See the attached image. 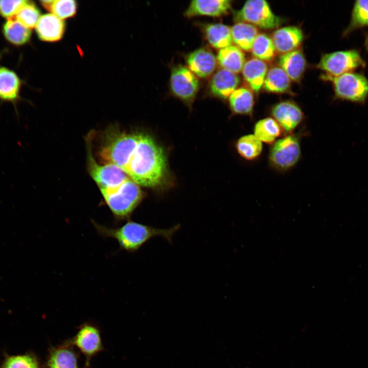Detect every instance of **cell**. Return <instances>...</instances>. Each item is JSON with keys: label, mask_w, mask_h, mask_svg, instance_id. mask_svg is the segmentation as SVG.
Segmentation results:
<instances>
[{"label": "cell", "mask_w": 368, "mask_h": 368, "mask_svg": "<svg viewBox=\"0 0 368 368\" xmlns=\"http://www.w3.org/2000/svg\"><path fill=\"white\" fill-rule=\"evenodd\" d=\"M102 139L98 151L103 164L117 166L139 186L154 187L163 182L167 173L166 157L150 136L110 127Z\"/></svg>", "instance_id": "1"}, {"label": "cell", "mask_w": 368, "mask_h": 368, "mask_svg": "<svg viewBox=\"0 0 368 368\" xmlns=\"http://www.w3.org/2000/svg\"><path fill=\"white\" fill-rule=\"evenodd\" d=\"M91 223L99 235L115 239L120 249L131 253L137 251L148 240L157 236L171 244L173 235L180 227V224H177L169 228H158L132 220L117 227L101 225L94 220H91Z\"/></svg>", "instance_id": "2"}, {"label": "cell", "mask_w": 368, "mask_h": 368, "mask_svg": "<svg viewBox=\"0 0 368 368\" xmlns=\"http://www.w3.org/2000/svg\"><path fill=\"white\" fill-rule=\"evenodd\" d=\"M305 134L303 130L285 134L271 145L268 154L271 167L281 172L293 168L301 158V139Z\"/></svg>", "instance_id": "3"}, {"label": "cell", "mask_w": 368, "mask_h": 368, "mask_svg": "<svg viewBox=\"0 0 368 368\" xmlns=\"http://www.w3.org/2000/svg\"><path fill=\"white\" fill-rule=\"evenodd\" d=\"M234 19L237 22H246L264 29L276 28L282 21L264 0L246 1L241 9L234 12Z\"/></svg>", "instance_id": "4"}, {"label": "cell", "mask_w": 368, "mask_h": 368, "mask_svg": "<svg viewBox=\"0 0 368 368\" xmlns=\"http://www.w3.org/2000/svg\"><path fill=\"white\" fill-rule=\"evenodd\" d=\"M322 78L332 82L339 99L362 102L368 96V80L361 74L349 72L336 77L325 74Z\"/></svg>", "instance_id": "5"}, {"label": "cell", "mask_w": 368, "mask_h": 368, "mask_svg": "<svg viewBox=\"0 0 368 368\" xmlns=\"http://www.w3.org/2000/svg\"><path fill=\"white\" fill-rule=\"evenodd\" d=\"M365 62L355 50L340 51L324 54L317 67L331 76H338L360 66Z\"/></svg>", "instance_id": "6"}, {"label": "cell", "mask_w": 368, "mask_h": 368, "mask_svg": "<svg viewBox=\"0 0 368 368\" xmlns=\"http://www.w3.org/2000/svg\"><path fill=\"white\" fill-rule=\"evenodd\" d=\"M170 84L173 94L188 103L193 102L199 89V81L195 75L180 65L172 69Z\"/></svg>", "instance_id": "7"}, {"label": "cell", "mask_w": 368, "mask_h": 368, "mask_svg": "<svg viewBox=\"0 0 368 368\" xmlns=\"http://www.w3.org/2000/svg\"><path fill=\"white\" fill-rule=\"evenodd\" d=\"M68 341L85 357L86 366L89 365L90 359L104 349L100 330L89 323L79 327L74 337Z\"/></svg>", "instance_id": "8"}, {"label": "cell", "mask_w": 368, "mask_h": 368, "mask_svg": "<svg viewBox=\"0 0 368 368\" xmlns=\"http://www.w3.org/2000/svg\"><path fill=\"white\" fill-rule=\"evenodd\" d=\"M270 114L279 124L285 135L294 133L304 119L302 109L291 101L277 103L272 107Z\"/></svg>", "instance_id": "9"}, {"label": "cell", "mask_w": 368, "mask_h": 368, "mask_svg": "<svg viewBox=\"0 0 368 368\" xmlns=\"http://www.w3.org/2000/svg\"><path fill=\"white\" fill-rule=\"evenodd\" d=\"M186 62L189 69L196 76L205 78L212 74L217 66V59L209 49L201 48L190 53Z\"/></svg>", "instance_id": "10"}, {"label": "cell", "mask_w": 368, "mask_h": 368, "mask_svg": "<svg viewBox=\"0 0 368 368\" xmlns=\"http://www.w3.org/2000/svg\"><path fill=\"white\" fill-rule=\"evenodd\" d=\"M38 37L41 41L55 42L60 40L65 32L64 21L52 13L41 15L35 27Z\"/></svg>", "instance_id": "11"}, {"label": "cell", "mask_w": 368, "mask_h": 368, "mask_svg": "<svg viewBox=\"0 0 368 368\" xmlns=\"http://www.w3.org/2000/svg\"><path fill=\"white\" fill-rule=\"evenodd\" d=\"M271 39L276 52L284 54L297 50L303 40V33L296 26H287L277 29Z\"/></svg>", "instance_id": "12"}, {"label": "cell", "mask_w": 368, "mask_h": 368, "mask_svg": "<svg viewBox=\"0 0 368 368\" xmlns=\"http://www.w3.org/2000/svg\"><path fill=\"white\" fill-rule=\"evenodd\" d=\"M231 8L229 0H194L191 2L185 15L189 18L199 15L219 17L227 13Z\"/></svg>", "instance_id": "13"}, {"label": "cell", "mask_w": 368, "mask_h": 368, "mask_svg": "<svg viewBox=\"0 0 368 368\" xmlns=\"http://www.w3.org/2000/svg\"><path fill=\"white\" fill-rule=\"evenodd\" d=\"M46 366L47 368H80L78 354L68 340L50 350Z\"/></svg>", "instance_id": "14"}, {"label": "cell", "mask_w": 368, "mask_h": 368, "mask_svg": "<svg viewBox=\"0 0 368 368\" xmlns=\"http://www.w3.org/2000/svg\"><path fill=\"white\" fill-rule=\"evenodd\" d=\"M239 83L240 78L236 74L222 68L213 75L210 83V90L214 96L226 99L237 89Z\"/></svg>", "instance_id": "15"}, {"label": "cell", "mask_w": 368, "mask_h": 368, "mask_svg": "<svg viewBox=\"0 0 368 368\" xmlns=\"http://www.w3.org/2000/svg\"><path fill=\"white\" fill-rule=\"evenodd\" d=\"M21 80L13 70L0 65V100L15 106L19 100Z\"/></svg>", "instance_id": "16"}, {"label": "cell", "mask_w": 368, "mask_h": 368, "mask_svg": "<svg viewBox=\"0 0 368 368\" xmlns=\"http://www.w3.org/2000/svg\"><path fill=\"white\" fill-rule=\"evenodd\" d=\"M279 64L290 80L299 82L306 67L305 55L301 50H295L282 54L279 58Z\"/></svg>", "instance_id": "17"}, {"label": "cell", "mask_w": 368, "mask_h": 368, "mask_svg": "<svg viewBox=\"0 0 368 368\" xmlns=\"http://www.w3.org/2000/svg\"><path fill=\"white\" fill-rule=\"evenodd\" d=\"M267 71L266 63L256 58L246 61L242 70L244 80L256 93H258L263 86Z\"/></svg>", "instance_id": "18"}, {"label": "cell", "mask_w": 368, "mask_h": 368, "mask_svg": "<svg viewBox=\"0 0 368 368\" xmlns=\"http://www.w3.org/2000/svg\"><path fill=\"white\" fill-rule=\"evenodd\" d=\"M217 61L222 69L237 74L242 71L245 63V54L236 45H231L219 50Z\"/></svg>", "instance_id": "19"}, {"label": "cell", "mask_w": 368, "mask_h": 368, "mask_svg": "<svg viewBox=\"0 0 368 368\" xmlns=\"http://www.w3.org/2000/svg\"><path fill=\"white\" fill-rule=\"evenodd\" d=\"M203 29L208 41L214 48L220 50L232 45L231 28L229 26L212 23L204 25Z\"/></svg>", "instance_id": "20"}, {"label": "cell", "mask_w": 368, "mask_h": 368, "mask_svg": "<svg viewBox=\"0 0 368 368\" xmlns=\"http://www.w3.org/2000/svg\"><path fill=\"white\" fill-rule=\"evenodd\" d=\"M229 105L235 114L251 116L255 105L252 91L245 87L235 90L228 97Z\"/></svg>", "instance_id": "21"}, {"label": "cell", "mask_w": 368, "mask_h": 368, "mask_svg": "<svg viewBox=\"0 0 368 368\" xmlns=\"http://www.w3.org/2000/svg\"><path fill=\"white\" fill-rule=\"evenodd\" d=\"M253 131L254 134L262 143L270 145L285 135L279 124L271 117L265 118L256 122Z\"/></svg>", "instance_id": "22"}, {"label": "cell", "mask_w": 368, "mask_h": 368, "mask_svg": "<svg viewBox=\"0 0 368 368\" xmlns=\"http://www.w3.org/2000/svg\"><path fill=\"white\" fill-rule=\"evenodd\" d=\"M5 39L15 46L27 44L31 37V30L25 27L15 18L7 19L2 27Z\"/></svg>", "instance_id": "23"}, {"label": "cell", "mask_w": 368, "mask_h": 368, "mask_svg": "<svg viewBox=\"0 0 368 368\" xmlns=\"http://www.w3.org/2000/svg\"><path fill=\"white\" fill-rule=\"evenodd\" d=\"M233 42L242 51L251 50L252 44L259 34L257 28L246 22H237L231 27Z\"/></svg>", "instance_id": "24"}, {"label": "cell", "mask_w": 368, "mask_h": 368, "mask_svg": "<svg viewBox=\"0 0 368 368\" xmlns=\"http://www.w3.org/2000/svg\"><path fill=\"white\" fill-rule=\"evenodd\" d=\"M263 86L270 93H285L290 89L291 80L281 67L274 66L267 71Z\"/></svg>", "instance_id": "25"}, {"label": "cell", "mask_w": 368, "mask_h": 368, "mask_svg": "<svg viewBox=\"0 0 368 368\" xmlns=\"http://www.w3.org/2000/svg\"><path fill=\"white\" fill-rule=\"evenodd\" d=\"M235 147L239 155L249 162L258 159L263 149V143L254 134L241 136L237 141Z\"/></svg>", "instance_id": "26"}, {"label": "cell", "mask_w": 368, "mask_h": 368, "mask_svg": "<svg viewBox=\"0 0 368 368\" xmlns=\"http://www.w3.org/2000/svg\"><path fill=\"white\" fill-rule=\"evenodd\" d=\"M250 51L255 58L264 62L272 60L276 54L271 38L265 34L257 35Z\"/></svg>", "instance_id": "27"}, {"label": "cell", "mask_w": 368, "mask_h": 368, "mask_svg": "<svg viewBox=\"0 0 368 368\" xmlns=\"http://www.w3.org/2000/svg\"><path fill=\"white\" fill-rule=\"evenodd\" d=\"M368 26V0L356 1L352 10L351 19L344 32L347 35L356 29Z\"/></svg>", "instance_id": "28"}, {"label": "cell", "mask_w": 368, "mask_h": 368, "mask_svg": "<svg viewBox=\"0 0 368 368\" xmlns=\"http://www.w3.org/2000/svg\"><path fill=\"white\" fill-rule=\"evenodd\" d=\"M40 11L31 1H27L14 17L18 21L31 30L35 27L39 18Z\"/></svg>", "instance_id": "29"}, {"label": "cell", "mask_w": 368, "mask_h": 368, "mask_svg": "<svg viewBox=\"0 0 368 368\" xmlns=\"http://www.w3.org/2000/svg\"><path fill=\"white\" fill-rule=\"evenodd\" d=\"M77 10V3L73 0L54 1L50 11L64 19L74 16Z\"/></svg>", "instance_id": "30"}, {"label": "cell", "mask_w": 368, "mask_h": 368, "mask_svg": "<svg viewBox=\"0 0 368 368\" xmlns=\"http://www.w3.org/2000/svg\"><path fill=\"white\" fill-rule=\"evenodd\" d=\"M4 368H39L36 359L31 355H20L9 357Z\"/></svg>", "instance_id": "31"}, {"label": "cell", "mask_w": 368, "mask_h": 368, "mask_svg": "<svg viewBox=\"0 0 368 368\" xmlns=\"http://www.w3.org/2000/svg\"><path fill=\"white\" fill-rule=\"evenodd\" d=\"M26 0L0 1V16L7 19L15 17Z\"/></svg>", "instance_id": "32"}, {"label": "cell", "mask_w": 368, "mask_h": 368, "mask_svg": "<svg viewBox=\"0 0 368 368\" xmlns=\"http://www.w3.org/2000/svg\"><path fill=\"white\" fill-rule=\"evenodd\" d=\"M53 1H54L51 0L41 1H40V3L45 9L50 11Z\"/></svg>", "instance_id": "33"}, {"label": "cell", "mask_w": 368, "mask_h": 368, "mask_svg": "<svg viewBox=\"0 0 368 368\" xmlns=\"http://www.w3.org/2000/svg\"><path fill=\"white\" fill-rule=\"evenodd\" d=\"M365 46L366 47L367 50H368V36H367L366 41H365Z\"/></svg>", "instance_id": "34"}]
</instances>
